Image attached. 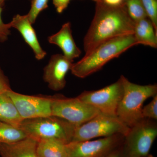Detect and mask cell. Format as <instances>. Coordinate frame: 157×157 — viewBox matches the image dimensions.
Masks as SVG:
<instances>
[{"label":"cell","mask_w":157,"mask_h":157,"mask_svg":"<svg viewBox=\"0 0 157 157\" xmlns=\"http://www.w3.org/2000/svg\"><path fill=\"white\" fill-rule=\"evenodd\" d=\"M121 76L124 92L118 107L117 117L131 128L143 119L144 103L148 98L157 95V85H140L131 82L123 75Z\"/></svg>","instance_id":"3"},{"label":"cell","mask_w":157,"mask_h":157,"mask_svg":"<svg viewBox=\"0 0 157 157\" xmlns=\"http://www.w3.org/2000/svg\"><path fill=\"white\" fill-rule=\"evenodd\" d=\"M71 0H52V3L58 13H62L67 8Z\"/></svg>","instance_id":"26"},{"label":"cell","mask_w":157,"mask_h":157,"mask_svg":"<svg viewBox=\"0 0 157 157\" xmlns=\"http://www.w3.org/2000/svg\"><path fill=\"white\" fill-rule=\"evenodd\" d=\"M51 44L57 45L63 51V55L73 61L80 56L81 50L77 47L72 35L71 25L68 22L64 24L56 33L48 38Z\"/></svg>","instance_id":"13"},{"label":"cell","mask_w":157,"mask_h":157,"mask_svg":"<svg viewBox=\"0 0 157 157\" xmlns=\"http://www.w3.org/2000/svg\"><path fill=\"white\" fill-rule=\"evenodd\" d=\"M125 0H102V2L107 6L113 7H119L124 6Z\"/></svg>","instance_id":"27"},{"label":"cell","mask_w":157,"mask_h":157,"mask_svg":"<svg viewBox=\"0 0 157 157\" xmlns=\"http://www.w3.org/2000/svg\"><path fill=\"white\" fill-rule=\"evenodd\" d=\"M145 157H154L152 155L148 154V155H147V156H146Z\"/></svg>","instance_id":"30"},{"label":"cell","mask_w":157,"mask_h":157,"mask_svg":"<svg viewBox=\"0 0 157 157\" xmlns=\"http://www.w3.org/2000/svg\"><path fill=\"white\" fill-rule=\"evenodd\" d=\"M100 113L98 109L77 97L52 96V115L63 119L76 126L85 123Z\"/></svg>","instance_id":"7"},{"label":"cell","mask_w":157,"mask_h":157,"mask_svg":"<svg viewBox=\"0 0 157 157\" xmlns=\"http://www.w3.org/2000/svg\"><path fill=\"white\" fill-rule=\"evenodd\" d=\"M130 128L117 116L100 113L85 123L76 126L71 142L92 140L117 135L125 136Z\"/></svg>","instance_id":"5"},{"label":"cell","mask_w":157,"mask_h":157,"mask_svg":"<svg viewBox=\"0 0 157 157\" xmlns=\"http://www.w3.org/2000/svg\"><path fill=\"white\" fill-rule=\"evenodd\" d=\"M126 157H131V156H127Z\"/></svg>","instance_id":"31"},{"label":"cell","mask_w":157,"mask_h":157,"mask_svg":"<svg viewBox=\"0 0 157 157\" xmlns=\"http://www.w3.org/2000/svg\"><path fill=\"white\" fill-rule=\"evenodd\" d=\"M127 12L134 21L147 17L141 0H125Z\"/></svg>","instance_id":"19"},{"label":"cell","mask_w":157,"mask_h":157,"mask_svg":"<svg viewBox=\"0 0 157 157\" xmlns=\"http://www.w3.org/2000/svg\"><path fill=\"white\" fill-rule=\"evenodd\" d=\"M143 118L156 120L157 119V95L153 97L152 100L142 109Z\"/></svg>","instance_id":"22"},{"label":"cell","mask_w":157,"mask_h":157,"mask_svg":"<svg viewBox=\"0 0 157 157\" xmlns=\"http://www.w3.org/2000/svg\"><path fill=\"white\" fill-rule=\"evenodd\" d=\"M5 1H6V0H0V3L4 4V2H5Z\"/></svg>","instance_id":"29"},{"label":"cell","mask_w":157,"mask_h":157,"mask_svg":"<svg viewBox=\"0 0 157 157\" xmlns=\"http://www.w3.org/2000/svg\"><path fill=\"white\" fill-rule=\"evenodd\" d=\"M11 90L9 78L0 67V94L8 92Z\"/></svg>","instance_id":"24"},{"label":"cell","mask_w":157,"mask_h":157,"mask_svg":"<svg viewBox=\"0 0 157 157\" xmlns=\"http://www.w3.org/2000/svg\"><path fill=\"white\" fill-rule=\"evenodd\" d=\"M147 15L157 31V0H141Z\"/></svg>","instance_id":"21"},{"label":"cell","mask_w":157,"mask_h":157,"mask_svg":"<svg viewBox=\"0 0 157 157\" xmlns=\"http://www.w3.org/2000/svg\"><path fill=\"white\" fill-rule=\"evenodd\" d=\"M4 4L0 3V42H4L8 40L9 36L11 34L10 29L11 28L9 23L6 24L3 22L2 17V13Z\"/></svg>","instance_id":"23"},{"label":"cell","mask_w":157,"mask_h":157,"mask_svg":"<svg viewBox=\"0 0 157 157\" xmlns=\"http://www.w3.org/2000/svg\"><path fill=\"white\" fill-rule=\"evenodd\" d=\"M28 137L20 127L0 121V144L16 142Z\"/></svg>","instance_id":"18"},{"label":"cell","mask_w":157,"mask_h":157,"mask_svg":"<svg viewBox=\"0 0 157 157\" xmlns=\"http://www.w3.org/2000/svg\"><path fill=\"white\" fill-rule=\"evenodd\" d=\"M63 55L57 54L51 57L43 70V78L51 90L58 91L66 85V77L73 63Z\"/></svg>","instance_id":"11"},{"label":"cell","mask_w":157,"mask_h":157,"mask_svg":"<svg viewBox=\"0 0 157 157\" xmlns=\"http://www.w3.org/2000/svg\"><path fill=\"white\" fill-rule=\"evenodd\" d=\"M134 37L137 45L157 48V32L148 17L135 21Z\"/></svg>","instance_id":"15"},{"label":"cell","mask_w":157,"mask_h":157,"mask_svg":"<svg viewBox=\"0 0 157 157\" xmlns=\"http://www.w3.org/2000/svg\"><path fill=\"white\" fill-rule=\"evenodd\" d=\"M157 136L155 120L143 118L130 128L124 137V144L127 156L145 157L149 154Z\"/></svg>","instance_id":"6"},{"label":"cell","mask_w":157,"mask_h":157,"mask_svg":"<svg viewBox=\"0 0 157 157\" xmlns=\"http://www.w3.org/2000/svg\"><path fill=\"white\" fill-rule=\"evenodd\" d=\"M38 141L27 137L16 142L0 144L1 157H38L37 145Z\"/></svg>","instance_id":"14"},{"label":"cell","mask_w":157,"mask_h":157,"mask_svg":"<svg viewBox=\"0 0 157 157\" xmlns=\"http://www.w3.org/2000/svg\"><path fill=\"white\" fill-rule=\"evenodd\" d=\"M136 45H138L133 34L109 39L85 55L78 62L73 63L70 71L76 77L86 78L101 70L109 61Z\"/></svg>","instance_id":"2"},{"label":"cell","mask_w":157,"mask_h":157,"mask_svg":"<svg viewBox=\"0 0 157 157\" xmlns=\"http://www.w3.org/2000/svg\"><path fill=\"white\" fill-rule=\"evenodd\" d=\"M122 145L123 144L112 151L100 157H126V153L124 146Z\"/></svg>","instance_id":"25"},{"label":"cell","mask_w":157,"mask_h":157,"mask_svg":"<svg viewBox=\"0 0 157 157\" xmlns=\"http://www.w3.org/2000/svg\"><path fill=\"white\" fill-rule=\"evenodd\" d=\"M92 1L95 2L96 3L99 2H102V0H92Z\"/></svg>","instance_id":"28"},{"label":"cell","mask_w":157,"mask_h":157,"mask_svg":"<svg viewBox=\"0 0 157 157\" xmlns=\"http://www.w3.org/2000/svg\"><path fill=\"white\" fill-rule=\"evenodd\" d=\"M124 136L117 135L97 140L66 144L67 157H100L122 145Z\"/></svg>","instance_id":"9"},{"label":"cell","mask_w":157,"mask_h":157,"mask_svg":"<svg viewBox=\"0 0 157 157\" xmlns=\"http://www.w3.org/2000/svg\"><path fill=\"white\" fill-rule=\"evenodd\" d=\"M23 120L7 93L0 94V121L19 127Z\"/></svg>","instance_id":"16"},{"label":"cell","mask_w":157,"mask_h":157,"mask_svg":"<svg viewBox=\"0 0 157 157\" xmlns=\"http://www.w3.org/2000/svg\"><path fill=\"white\" fill-rule=\"evenodd\" d=\"M66 144L55 139H42L38 141V157H67Z\"/></svg>","instance_id":"17"},{"label":"cell","mask_w":157,"mask_h":157,"mask_svg":"<svg viewBox=\"0 0 157 157\" xmlns=\"http://www.w3.org/2000/svg\"><path fill=\"white\" fill-rule=\"evenodd\" d=\"M19 127L28 137L37 141L52 139L65 144L72 141L76 127L63 119L54 116L23 120Z\"/></svg>","instance_id":"4"},{"label":"cell","mask_w":157,"mask_h":157,"mask_svg":"<svg viewBox=\"0 0 157 157\" xmlns=\"http://www.w3.org/2000/svg\"><path fill=\"white\" fill-rule=\"evenodd\" d=\"M9 24L11 28L16 29L20 33L25 41L33 50L37 60H40L45 58L47 53L41 47L27 14H17Z\"/></svg>","instance_id":"12"},{"label":"cell","mask_w":157,"mask_h":157,"mask_svg":"<svg viewBox=\"0 0 157 157\" xmlns=\"http://www.w3.org/2000/svg\"><path fill=\"white\" fill-rule=\"evenodd\" d=\"M123 92V84L121 76L117 81L112 84L96 90L84 91L77 98L98 109L101 113L117 116Z\"/></svg>","instance_id":"8"},{"label":"cell","mask_w":157,"mask_h":157,"mask_svg":"<svg viewBox=\"0 0 157 157\" xmlns=\"http://www.w3.org/2000/svg\"><path fill=\"white\" fill-rule=\"evenodd\" d=\"M96 3L94 16L83 40L85 54L109 39L134 34L135 21L124 6L113 7L102 2Z\"/></svg>","instance_id":"1"},{"label":"cell","mask_w":157,"mask_h":157,"mask_svg":"<svg viewBox=\"0 0 157 157\" xmlns=\"http://www.w3.org/2000/svg\"><path fill=\"white\" fill-rule=\"evenodd\" d=\"M23 120L52 115V96L28 95L14 92H7Z\"/></svg>","instance_id":"10"},{"label":"cell","mask_w":157,"mask_h":157,"mask_svg":"<svg viewBox=\"0 0 157 157\" xmlns=\"http://www.w3.org/2000/svg\"><path fill=\"white\" fill-rule=\"evenodd\" d=\"M31 1L30 10L27 14L32 24L36 22L40 13L48 7V0H30Z\"/></svg>","instance_id":"20"}]
</instances>
